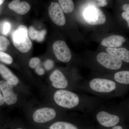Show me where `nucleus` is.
<instances>
[{
    "label": "nucleus",
    "mask_w": 129,
    "mask_h": 129,
    "mask_svg": "<svg viewBox=\"0 0 129 129\" xmlns=\"http://www.w3.org/2000/svg\"><path fill=\"white\" fill-rule=\"evenodd\" d=\"M28 29L25 25H19L12 35L14 46L22 53H27L32 47V43L28 35Z\"/></svg>",
    "instance_id": "nucleus-1"
},
{
    "label": "nucleus",
    "mask_w": 129,
    "mask_h": 129,
    "mask_svg": "<svg viewBox=\"0 0 129 129\" xmlns=\"http://www.w3.org/2000/svg\"><path fill=\"white\" fill-rule=\"evenodd\" d=\"M54 101L58 105L65 108H74L79 105L80 99L74 92L65 90H59L53 95Z\"/></svg>",
    "instance_id": "nucleus-2"
},
{
    "label": "nucleus",
    "mask_w": 129,
    "mask_h": 129,
    "mask_svg": "<svg viewBox=\"0 0 129 129\" xmlns=\"http://www.w3.org/2000/svg\"><path fill=\"white\" fill-rule=\"evenodd\" d=\"M84 17L86 22L90 25H101L106 22V17L103 12L93 7H90L85 9Z\"/></svg>",
    "instance_id": "nucleus-3"
},
{
    "label": "nucleus",
    "mask_w": 129,
    "mask_h": 129,
    "mask_svg": "<svg viewBox=\"0 0 129 129\" xmlns=\"http://www.w3.org/2000/svg\"><path fill=\"white\" fill-rule=\"evenodd\" d=\"M90 88L96 92L108 93L112 92L116 88V84L110 80L103 78H95L90 81Z\"/></svg>",
    "instance_id": "nucleus-4"
},
{
    "label": "nucleus",
    "mask_w": 129,
    "mask_h": 129,
    "mask_svg": "<svg viewBox=\"0 0 129 129\" xmlns=\"http://www.w3.org/2000/svg\"><path fill=\"white\" fill-rule=\"evenodd\" d=\"M98 62L108 69L117 70L122 67L123 62L119 58L105 52L98 54L96 57Z\"/></svg>",
    "instance_id": "nucleus-5"
},
{
    "label": "nucleus",
    "mask_w": 129,
    "mask_h": 129,
    "mask_svg": "<svg viewBox=\"0 0 129 129\" xmlns=\"http://www.w3.org/2000/svg\"><path fill=\"white\" fill-rule=\"evenodd\" d=\"M53 50L58 60L64 62H69L72 57L70 49L63 41L58 40L53 43Z\"/></svg>",
    "instance_id": "nucleus-6"
},
{
    "label": "nucleus",
    "mask_w": 129,
    "mask_h": 129,
    "mask_svg": "<svg viewBox=\"0 0 129 129\" xmlns=\"http://www.w3.org/2000/svg\"><path fill=\"white\" fill-rule=\"evenodd\" d=\"M56 115V112L53 109L43 108L35 111L32 116L34 122L37 123L42 124L53 120Z\"/></svg>",
    "instance_id": "nucleus-7"
},
{
    "label": "nucleus",
    "mask_w": 129,
    "mask_h": 129,
    "mask_svg": "<svg viewBox=\"0 0 129 129\" xmlns=\"http://www.w3.org/2000/svg\"><path fill=\"white\" fill-rule=\"evenodd\" d=\"M48 14L52 21L56 25L63 26L66 23V19L60 5L52 2L48 8Z\"/></svg>",
    "instance_id": "nucleus-8"
},
{
    "label": "nucleus",
    "mask_w": 129,
    "mask_h": 129,
    "mask_svg": "<svg viewBox=\"0 0 129 129\" xmlns=\"http://www.w3.org/2000/svg\"><path fill=\"white\" fill-rule=\"evenodd\" d=\"M13 86L8 81H0V89L2 92L5 103L8 105L15 104L17 101V97L13 91Z\"/></svg>",
    "instance_id": "nucleus-9"
},
{
    "label": "nucleus",
    "mask_w": 129,
    "mask_h": 129,
    "mask_svg": "<svg viewBox=\"0 0 129 129\" xmlns=\"http://www.w3.org/2000/svg\"><path fill=\"white\" fill-rule=\"evenodd\" d=\"M97 120L99 123L104 127H114L119 122V118L116 115L110 114L105 111H101L96 115Z\"/></svg>",
    "instance_id": "nucleus-10"
},
{
    "label": "nucleus",
    "mask_w": 129,
    "mask_h": 129,
    "mask_svg": "<svg viewBox=\"0 0 129 129\" xmlns=\"http://www.w3.org/2000/svg\"><path fill=\"white\" fill-rule=\"evenodd\" d=\"M50 80L54 88L57 89H64L68 85V80L63 74L60 70H56L50 76Z\"/></svg>",
    "instance_id": "nucleus-11"
},
{
    "label": "nucleus",
    "mask_w": 129,
    "mask_h": 129,
    "mask_svg": "<svg viewBox=\"0 0 129 129\" xmlns=\"http://www.w3.org/2000/svg\"><path fill=\"white\" fill-rule=\"evenodd\" d=\"M9 9L20 15H24L30 11V6L26 2H20V0H13L8 5Z\"/></svg>",
    "instance_id": "nucleus-12"
},
{
    "label": "nucleus",
    "mask_w": 129,
    "mask_h": 129,
    "mask_svg": "<svg viewBox=\"0 0 129 129\" xmlns=\"http://www.w3.org/2000/svg\"><path fill=\"white\" fill-rule=\"evenodd\" d=\"M125 41V39L123 36L114 35L103 40L101 44L103 46L109 48H116L122 46L123 43Z\"/></svg>",
    "instance_id": "nucleus-13"
},
{
    "label": "nucleus",
    "mask_w": 129,
    "mask_h": 129,
    "mask_svg": "<svg viewBox=\"0 0 129 129\" xmlns=\"http://www.w3.org/2000/svg\"><path fill=\"white\" fill-rule=\"evenodd\" d=\"M0 75L6 81H8L13 85L18 84V79L13 73L4 64L0 63Z\"/></svg>",
    "instance_id": "nucleus-14"
},
{
    "label": "nucleus",
    "mask_w": 129,
    "mask_h": 129,
    "mask_svg": "<svg viewBox=\"0 0 129 129\" xmlns=\"http://www.w3.org/2000/svg\"><path fill=\"white\" fill-rule=\"evenodd\" d=\"M106 51L109 54H111L120 60L127 63L129 62V51L127 49L124 48H118L108 47Z\"/></svg>",
    "instance_id": "nucleus-15"
},
{
    "label": "nucleus",
    "mask_w": 129,
    "mask_h": 129,
    "mask_svg": "<svg viewBox=\"0 0 129 129\" xmlns=\"http://www.w3.org/2000/svg\"><path fill=\"white\" fill-rule=\"evenodd\" d=\"M45 29L37 30L33 26H30L28 30V35L30 40H35L38 42L44 41L46 34Z\"/></svg>",
    "instance_id": "nucleus-16"
},
{
    "label": "nucleus",
    "mask_w": 129,
    "mask_h": 129,
    "mask_svg": "<svg viewBox=\"0 0 129 129\" xmlns=\"http://www.w3.org/2000/svg\"><path fill=\"white\" fill-rule=\"evenodd\" d=\"M114 79L118 83L125 85L129 84V72L121 71L117 72L114 76Z\"/></svg>",
    "instance_id": "nucleus-17"
},
{
    "label": "nucleus",
    "mask_w": 129,
    "mask_h": 129,
    "mask_svg": "<svg viewBox=\"0 0 129 129\" xmlns=\"http://www.w3.org/2000/svg\"><path fill=\"white\" fill-rule=\"evenodd\" d=\"M50 129H78L75 125L68 122L58 121L53 123L49 127Z\"/></svg>",
    "instance_id": "nucleus-18"
},
{
    "label": "nucleus",
    "mask_w": 129,
    "mask_h": 129,
    "mask_svg": "<svg viewBox=\"0 0 129 129\" xmlns=\"http://www.w3.org/2000/svg\"><path fill=\"white\" fill-rule=\"evenodd\" d=\"M63 11L66 13H69L73 11L74 4L73 0H58Z\"/></svg>",
    "instance_id": "nucleus-19"
},
{
    "label": "nucleus",
    "mask_w": 129,
    "mask_h": 129,
    "mask_svg": "<svg viewBox=\"0 0 129 129\" xmlns=\"http://www.w3.org/2000/svg\"><path fill=\"white\" fill-rule=\"evenodd\" d=\"M0 61L5 64H9L13 62V59L11 56L2 51H0Z\"/></svg>",
    "instance_id": "nucleus-20"
},
{
    "label": "nucleus",
    "mask_w": 129,
    "mask_h": 129,
    "mask_svg": "<svg viewBox=\"0 0 129 129\" xmlns=\"http://www.w3.org/2000/svg\"><path fill=\"white\" fill-rule=\"evenodd\" d=\"M10 44V41L8 39L4 36H0V51L7 50Z\"/></svg>",
    "instance_id": "nucleus-21"
},
{
    "label": "nucleus",
    "mask_w": 129,
    "mask_h": 129,
    "mask_svg": "<svg viewBox=\"0 0 129 129\" xmlns=\"http://www.w3.org/2000/svg\"><path fill=\"white\" fill-rule=\"evenodd\" d=\"M41 62L40 59L38 57H33L30 59L29 62V67L31 68L35 69L38 67Z\"/></svg>",
    "instance_id": "nucleus-22"
},
{
    "label": "nucleus",
    "mask_w": 129,
    "mask_h": 129,
    "mask_svg": "<svg viewBox=\"0 0 129 129\" xmlns=\"http://www.w3.org/2000/svg\"><path fill=\"white\" fill-rule=\"evenodd\" d=\"M44 64L45 69L48 71L53 68L54 66V62L52 60H47L45 62Z\"/></svg>",
    "instance_id": "nucleus-23"
},
{
    "label": "nucleus",
    "mask_w": 129,
    "mask_h": 129,
    "mask_svg": "<svg viewBox=\"0 0 129 129\" xmlns=\"http://www.w3.org/2000/svg\"><path fill=\"white\" fill-rule=\"evenodd\" d=\"M11 28V25L8 22H6L4 23L3 26V32L4 35H7L9 33Z\"/></svg>",
    "instance_id": "nucleus-24"
},
{
    "label": "nucleus",
    "mask_w": 129,
    "mask_h": 129,
    "mask_svg": "<svg viewBox=\"0 0 129 129\" xmlns=\"http://www.w3.org/2000/svg\"><path fill=\"white\" fill-rule=\"evenodd\" d=\"M36 72L38 75H42L45 74V71L42 68L40 65L36 68Z\"/></svg>",
    "instance_id": "nucleus-25"
},
{
    "label": "nucleus",
    "mask_w": 129,
    "mask_h": 129,
    "mask_svg": "<svg viewBox=\"0 0 129 129\" xmlns=\"http://www.w3.org/2000/svg\"><path fill=\"white\" fill-rule=\"evenodd\" d=\"M122 16L123 18L124 19L127 21L128 26H129V12H124L122 13Z\"/></svg>",
    "instance_id": "nucleus-26"
},
{
    "label": "nucleus",
    "mask_w": 129,
    "mask_h": 129,
    "mask_svg": "<svg viewBox=\"0 0 129 129\" xmlns=\"http://www.w3.org/2000/svg\"><path fill=\"white\" fill-rule=\"evenodd\" d=\"M1 91L0 89V106H2L5 104V102L4 97L2 94H1Z\"/></svg>",
    "instance_id": "nucleus-27"
},
{
    "label": "nucleus",
    "mask_w": 129,
    "mask_h": 129,
    "mask_svg": "<svg viewBox=\"0 0 129 129\" xmlns=\"http://www.w3.org/2000/svg\"><path fill=\"white\" fill-rule=\"evenodd\" d=\"M107 2L106 1L99 2L98 5L99 7H104L107 5Z\"/></svg>",
    "instance_id": "nucleus-28"
},
{
    "label": "nucleus",
    "mask_w": 129,
    "mask_h": 129,
    "mask_svg": "<svg viewBox=\"0 0 129 129\" xmlns=\"http://www.w3.org/2000/svg\"><path fill=\"white\" fill-rule=\"evenodd\" d=\"M123 9L125 12H129V4H126L124 5L123 7Z\"/></svg>",
    "instance_id": "nucleus-29"
},
{
    "label": "nucleus",
    "mask_w": 129,
    "mask_h": 129,
    "mask_svg": "<svg viewBox=\"0 0 129 129\" xmlns=\"http://www.w3.org/2000/svg\"><path fill=\"white\" fill-rule=\"evenodd\" d=\"M112 129H123V128L120 126H116L113 127Z\"/></svg>",
    "instance_id": "nucleus-30"
},
{
    "label": "nucleus",
    "mask_w": 129,
    "mask_h": 129,
    "mask_svg": "<svg viewBox=\"0 0 129 129\" xmlns=\"http://www.w3.org/2000/svg\"><path fill=\"white\" fill-rule=\"evenodd\" d=\"M5 1V0H0V5H2Z\"/></svg>",
    "instance_id": "nucleus-31"
},
{
    "label": "nucleus",
    "mask_w": 129,
    "mask_h": 129,
    "mask_svg": "<svg viewBox=\"0 0 129 129\" xmlns=\"http://www.w3.org/2000/svg\"><path fill=\"white\" fill-rule=\"evenodd\" d=\"M96 1H98L99 2H102V1H106L107 0H96Z\"/></svg>",
    "instance_id": "nucleus-32"
},
{
    "label": "nucleus",
    "mask_w": 129,
    "mask_h": 129,
    "mask_svg": "<svg viewBox=\"0 0 129 129\" xmlns=\"http://www.w3.org/2000/svg\"><path fill=\"white\" fill-rule=\"evenodd\" d=\"M15 129H25L23 128H21V127H18V128H16Z\"/></svg>",
    "instance_id": "nucleus-33"
}]
</instances>
